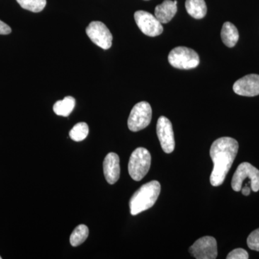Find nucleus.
Wrapping results in <instances>:
<instances>
[{
	"label": "nucleus",
	"instance_id": "f257e3e1",
	"mask_svg": "<svg viewBox=\"0 0 259 259\" xmlns=\"http://www.w3.org/2000/svg\"><path fill=\"white\" fill-rule=\"evenodd\" d=\"M238 143L231 137H223L214 141L211 146L209 154L214 166L210 175L213 187L222 185L231 169L238 151Z\"/></svg>",
	"mask_w": 259,
	"mask_h": 259
},
{
	"label": "nucleus",
	"instance_id": "f3484780",
	"mask_svg": "<svg viewBox=\"0 0 259 259\" xmlns=\"http://www.w3.org/2000/svg\"><path fill=\"white\" fill-rule=\"evenodd\" d=\"M89 236V228L85 225H79L76 227L70 236V243L76 247L82 244Z\"/></svg>",
	"mask_w": 259,
	"mask_h": 259
},
{
	"label": "nucleus",
	"instance_id": "aec40b11",
	"mask_svg": "<svg viewBox=\"0 0 259 259\" xmlns=\"http://www.w3.org/2000/svg\"><path fill=\"white\" fill-rule=\"evenodd\" d=\"M247 244L250 249L259 251V228L250 233L247 239Z\"/></svg>",
	"mask_w": 259,
	"mask_h": 259
},
{
	"label": "nucleus",
	"instance_id": "20e7f679",
	"mask_svg": "<svg viewBox=\"0 0 259 259\" xmlns=\"http://www.w3.org/2000/svg\"><path fill=\"white\" fill-rule=\"evenodd\" d=\"M169 64L179 69H192L199 64V56L190 48L179 47L171 51L168 56Z\"/></svg>",
	"mask_w": 259,
	"mask_h": 259
},
{
	"label": "nucleus",
	"instance_id": "9d476101",
	"mask_svg": "<svg viewBox=\"0 0 259 259\" xmlns=\"http://www.w3.org/2000/svg\"><path fill=\"white\" fill-rule=\"evenodd\" d=\"M156 133L163 151L166 153L173 152L175 141L171 121L164 116L160 117L156 125Z\"/></svg>",
	"mask_w": 259,
	"mask_h": 259
},
{
	"label": "nucleus",
	"instance_id": "9b49d317",
	"mask_svg": "<svg viewBox=\"0 0 259 259\" xmlns=\"http://www.w3.org/2000/svg\"><path fill=\"white\" fill-rule=\"evenodd\" d=\"M233 91L245 97L259 95V75L248 74L238 79L233 84Z\"/></svg>",
	"mask_w": 259,
	"mask_h": 259
},
{
	"label": "nucleus",
	"instance_id": "6ab92c4d",
	"mask_svg": "<svg viewBox=\"0 0 259 259\" xmlns=\"http://www.w3.org/2000/svg\"><path fill=\"white\" fill-rule=\"evenodd\" d=\"M23 9L32 13H40L45 8L47 0H16Z\"/></svg>",
	"mask_w": 259,
	"mask_h": 259
},
{
	"label": "nucleus",
	"instance_id": "5701e85b",
	"mask_svg": "<svg viewBox=\"0 0 259 259\" xmlns=\"http://www.w3.org/2000/svg\"><path fill=\"white\" fill-rule=\"evenodd\" d=\"M242 194L245 196L249 195L250 193V187H248V185H245V187H242Z\"/></svg>",
	"mask_w": 259,
	"mask_h": 259
},
{
	"label": "nucleus",
	"instance_id": "4468645a",
	"mask_svg": "<svg viewBox=\"0 0 259 259\" xmlns=\"http://www.w3.org/2000/svg\"><path fill=\"white\" fill-rule=\"evenodd\" d=\"M221 38L223 44L229 48L234 47L239 39V33L238 29L230 22L223 24L221 30Z\"/></svg>",
	"mask_w": 259,
	"mask_h": 259
},
{
	"label": "nucleus",
	"instance_id": "f03ea898",
	"mask_svg": "<svg viewBox=\"0 0 259 259\" xmlns=\"http://www.w3.org/2000/svg\"><path fill=\"white\" fill-rule=\"evenodd\" d=\"M161 192V185L158 181H151L141 186L130 200L131 214L136 215L152 207Z\"/></svg>",
	"mask_w": 259,
	"mask_h": 259
},
{
	"label": "nucleus",
	"instance_id": "b1692460",
	"mask_svg": "<svg viewBox=\"0 0 259 259\" xmlns=\"http://www.w3.org/2000/svg\"><path fill=\"white\" fill-rule=\"evenodd\" d=\"M145 1H148V0H145Z\"/></svg>",
	"mask_w": 259,
	"mask_h": 259
},
{
	"label": "nucleus",
	"instance_id": "f8f14e48",
	"mask_svg": "<svg viewBox=\"0 0 259 259\" xmlns=\"http://www.w3.org/2000/svg\"><path fill=\"white\" fill-rule=\"evenodd\" d=\"M104 175L110 185H114L120 176V158L115 153H109L103 162Z\"/></svg>",
	"mask_w": 259,
	"mask_h": 259
},
{
	"label": "nucleus",
	"instance_id": "dca6fc26",
	"mask_svg": "<svg viewBox=\"0 0 259 259\" xmlns=\"http://www.w3.org/2000/svg\"><path fill=\"white\" fill-rule=\"evenodd\" d=\"M75 104L76 101L74 97L68 96L65 97L64 100L56 102L53 109L56 115L68 117L74 110Z\"/></svg>",
	"mask_w": 259,
	"mask_h": 259
},
{
	"label": "nucleus",
	"instance_id": "ddd939ff",
	"mask_svg": "<svg viewBox=\"0 0 259 259\" xmlns=\"http://www.w3.org/2000/svg\"><path fill=\"white\" fill-rule=\"evenodd\" d=\"M177 12V1L164 0L161 5L155 8V16L159 20L160 23L166 24L169 23Z\"/></svg>",
	"mask_w": 259,
	"mask_h": 259
},
{
	"label": "nucleus",
	"instance_id": "393cba45",
	"mask_svg": "<svg viewBox=\"0 0 259 259\" xmlns=\"http://www.w3.org/2000/svg\"><path fill=\"white\" fill-rule=\"evenodd\" d=\"M1 258H2V257H1V256H0V259H1Z\"/></svg>",
	"mask_w": 259,
	"mask_h": 259
},
{
	"label": "nucleus",
	"instance_id": "1a4fd4ad",
	"mask_svg": "<svg viewBox=\"0 0 259 259\" xmlns=\"http://www.w3.org/2000/svg\"><path fill=\"white\" fill-rule=\"evenodd\" d=\"M190 253L197 259L216 258L218 256L217 241L213 237H202L190 247Z\"/></svg>",
	"mask_w": 259,
	"mask_h": 259
},
{
	"label": "nucleus",
	"instance_id": "412c9836",
	"mask_svg": "<svg viewBox=\"0 0 259 259\" xmlns=\"http://www.w3.org/2000/svg\"><path fill=\"white\" fill-rule=\"evenodd\" d=\"M249 258L248 252L243 248H236L232 250L227 255V259H248Z\"/></svg>",
	"mask_w": 259,
	"mask_h": 259
},
{
	"label": "nucleus",
	"instance_id": "6e6552de",
	"mask_svg": "<svg viewBox=\"0 0 259 259\" xmlns=\"http://www.w3.org/2000/svg\"><path fill=\"white\" fill-rule=\"evenodd\" d=\"M86 32L90 40L99 47L107 50L112 44V35L106 25L100 21H93L86 29Z\"/></svg>",
	"mask_w": 259,
	"mask_h": 259
},
{
	"label": "nucleus",
	"instance_id": "0eeeda50",
	"mask_svg": "<svg viewBox=\"0 0 259 259\" xmlns=\"http://www.w3.org/2000/svg\"><path fill=\"white\" fill-rule=\"evenodd\" d=\"M135 20L141 32L150 37H156L161 35L163 28L159 20L155 15L144 11L139 10L134 14Z\"/></svg>",
	"mask_w": 259,
	"mask_h": 259
},
{
	"label": "nucleus",
	"instance_id": "39448f33",
	"mask_svg": "<svg viewBox=\"0 0 259 259\" xmlns=\"http://www.w3.org/2000/svg\"><path fill=\"white\" fill-rule=\"evenodd\" d=\"M245 179H249L250 189L253 192H256L259 190V170L253 165L243 162L237 168L236 172L232 179V188L236 192L241 191L242 185Z\"/></svg>",
	"mask_w": 259,
	"mask_h": 259
},
{
	"label": "nucleus",
	"instance_id": "7ed1b4c3",
	"mask_svg": "<svg viewBox=\"0 0 259 259\" xmlns=\"http://www.w3.org/2000/svg\"><path fill=\"white\" fill-rule=\"evenodd\" d=\"M151 153L145 148H138L130 157L128 172L133 180L139 182L147 175L151 167Z\"/></svg>",
	"mask_w": 259,
	"mask_h": 259
},
{
	"label": "nucleus",
	"instance_id": "2eb2a0df",
	"mask_svg": "<svg viewBox=\"0 0 259 259\" xmlns=\"http://www.w3.org/2000/svg\"><path fill=\"white\" fill-rule=\"evenodd\" d=\"M185 7L192 18L202 19L207 14V5L204 0H186Z\"/></svg>",
	"mask_w": 259,
	"mask_h": 259
},
{
	"label": "nucleus",
	"instance_id": "a211bd4d",
	"mask_svg": "<svg viewBox=\"0 0 259 259\" xmlns=\"http://www.w3.org/2000/svg\"><path fill=\"white\" fill-rule=\"evenodd\" d=\"M89 126L86 122H79L75 125L69 132V136L73 141L79 142L88 137Z\"/></svg>",
	"mask_w": 259,
	"mask_h": 259
},
{
	"label": "nucleus",
	"instance_id": "423d86ee",
	"mask_svg": "<svg viewBox=\"0 0 259 259\" xmlns=\"http://www.w3.org/2000/svg\"><path fill=\"white\" fill-rule=\"evenodd\" d=\"M152 118V109L147 102L136 104L130 114L127 126L130 131L138 132L149 125Z\"/></svg>",
	"mask_w": 259,
	"mask_h": 259
},
{
	"label": "nucleus",
	"instance_id": "4be33fe9",
	"mask_svg": "<svg viewBox=\"0 0 259 259\" xmlns=\"http://www.w3.org/2000/svg\"><path fill=\"white\" fill-rule=\"evenodd\" d=\"M11 32V28L9 25L0 20V35H8Z\"/></svg>",
	"mask_w": 259,
	"mask_h": 259
}]
</instances>
